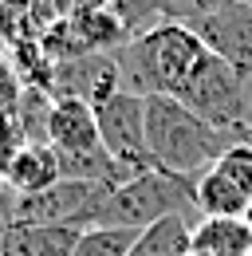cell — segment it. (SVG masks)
Returning a JSON list of instances; mask_svg holds the SVG:
<instances>
[{
  "mask_svg": "<svg viewBox=\"0 0 252 256\" xmlns=\"http://www.w3.org/2000/svg\"><path fill=\"white\" fill-rule=\"evenodd\" d=\"M193 190H197V178H178L170 170L150 166V170L134 174L126 186L110 190L94 224H114V228H138L142 232V228L158 224L162 217L197 209Z\"/></svg>",
  "mask_w": 252,
  "mask_h": 256,
  "instance_id": "3957f363",
  "label": "cell"
},
{
  "mask_svg": "<svg viewBox=\"0 0 252 256\" xmlns=\"http://www.w3.org/2000/svg\"><path fill=\"white\" fill-rule=\"evenodd\" d=\"M213 170L252 197V142H232V146L213 162Z\"/></svg>",
  "mask_w": 252,
  "mask_h": 256,
  "instance_id": "2e32d148",
  "label": "cell"
},
{
  "mask_svg": "<svg viewBox=\"0 0 252 256\" xmlns=\"http://www.w3.org/2000/svg\"><path fill=\"white\" fill-rule=\"evenodd\" d=\"M232 142L240 138L209 126L174 95L146 98V150L158 170H170L178 178H201Z\"/></svg>",
  "mask_w": 252,
  "mask_h": 256,
  "instance_id": "7a4b0ae2",
  "label": "cell"
},
{
  "mask_svg": "<svg viewBox=\"0 0 252 256\" xmlns=\"http://www.w3.org/2000/svg\"><path fill=\"white\" fill-rule=\"evenodd\" d=\"M94 122H98V142L110 158L142 174L150 170V150H146V98L134 95V91H118L114 98H106L98 110H94Z\"/></svg>",
  "mask_w": 252,
  "mask_h": 256,
  "instance_id": "8992f818",
  "label": "cell"
},
{
  "mask_svg": "<svg viewBox=\"0 0 252 256\" xmlns=\"http://www.w3.org/2000/svg\"><path fill=\"white\" fill-rule=\"evenodd\" d=\"M138 240V228H114V224H91L79 232L75 256H130Z\"/></svg>",
  "mask_w": 252,
  "mask_h": 256,
  "instance_id": "9a60e30c",
  "label": "cell"
},
{
  "mask_svg": "<svg viewBox=\"0 0 252 256\" xmlns=\"http://www.w3.org/2000/svg\"><path fill=\"white\" fill-rule=\"evenodd\" d=\"M83 228L60 224H4L0 228V256H75Z\"/></svg>",
  "mask_w": 252,
  "mask_h": 256,
  "instance_id": "8fae6325",
  "label": "cell"
},
{
  "mask_svg": "<svg viewBox=\"0 0 252 256\" xmlns=\"http://www.w3.org/2000/svg\"><path fill=\"white\" fill-rule=\"evenodd\" d=\"M178 102L189 106L197 118H205L209 126L224 130L240 142H252V122H248V102H244V79L224 64L220 56L205 52L201 64L193 67L182 91H178Z\"/></svg>",
  "mask_w": 252,
  "mask_h": 256,
  "instance_id": "277c9868",
  "label": "cell"
},
{
  "mask_svg": "<svg viewBox=\"0 0 252 256\" xmlns=\"http://www.w3.org/2000/svg\"><path fill=\"white\" fill-rule=\"evenodd\" d=\"M56 182H63V166L52 142H28L16 154H8V162H4V186L16 190L20 197L44 193Z\"/></svg>",
  "mask_w": 252,
  "mask_h": 256,
  "instance_id": "30bf717a",
  "label": "cell"
},
{
  "mask_svg": "<svg viewBox=\"0 0 252 256\" xmlns=\"http://www.w3.org/2000/svg\"><path fill=\"white\" fill-rule=\"evenodd\" d=\"M48 142L56 146V154H94L102 150L98 142V122H94V106L79 98H56L52 114H48Z\"/></svg>",
  "mask_w": 252,
  "mask_h": 256,
  "instance_id": "9c48e42d",
  "label": "cell"
},
{
  "mask_svg": "<svg viewBox=\"0 0 252 256\" xmlns=\"http://www.w3.org/2000/svg\"><path fill=\"white\" fill-rule=\"evenodd\" d=\"M110 197V186L102 182H71L63 178L52 190L16 197L8 224H60V228H91L102 201Z\"/></svg>",
  "mask_w": 252,
  "mask_h": 256,
  "instance_id": "5b68a950",
  "label": "cell"
},
{
  "mask_svg": "<svg viewBox=\"0 0 252 256\" xmlns=\"http://www.w3.org/2000/svg\"><path fill=\"white\" fill-rule=\"evenodd\" d=\"M189 256H193V252H189Z\"/></svg>",
  "mask_w": 252,
  "mask_h": 256,
  "instance_id": "ac0fdd59",
  "label": "cell"
},
{
  "mask_svg": "<svg viewBox=\"0 0 252 256\" xmlns=\"http://www.w3.org/2000/svg\"><path fill=\"white\" fill-rule=\"evenodd\" d=\"M193 252V224L186 213L162 217L158 224L142 228L130 256H189Z\"/></svg>",
  "mask_w": 252,
  "mask_h": 256,
  "instance_id": "4fadbf2b",
  "label": "cell"
},
{
  "mask_svg": "<svg viewBox=\"0 0 252 256\" xmlns=\"http://www.w3.org/2000/svg\"><path fill=\"white\" fill-rule=\"evenodd\" d=\"M186 28L213 56H220L240 79H252V4L248 0H224L220 8L189 20Z\"/></svg>",
  "mask_w": 252,
  "mask_h": 256,
  "instance_id": "52a82bcc",
  "label": "cell"
},
{
  "mask_svg": "<svg viewBox=\"0 0 252 256\" xmlns=\"http://www.w3.org/2000/svg\"><path fill=\"white\" fill-rule=\"evenodd\" d=\"M248 4H252V0H248Z\"/></svg>",
  "mask_w": 252,
  "mask_h": 256,
  "instance_id": "d6986e66",
  "label": "cell"
},
{
  "mask_svg": "<svg viewBox=\"0 0 252 256\" xmlns=\"http://www.w3.org/2000/svg\"><path fill=\"white\" fill-rule=\"evenodd\" d=\"M244 221H248V228H252V209H248V217H244Z\"/></svg>",
  "mask_w": 252,
  "mask_h": 256,
  "instance_id": "e0dca14e",
  "label": "cell"
},
{
  "mask_svg": "<svg viewBox=\"0 0 252 256\" xmlns=\"http://www.w3.org/2000/svg\"><path fill=\"white\" fill-rule=\"evenodd\" d=\"M193 201L205 217H248L252 197L240 186H232L228 178H220L217 170H205L197 178V190H193Z\"/></svg>",
  "mask_w": 252,
  "mask_h": 256,
  "instance_id": "5bb4252c",
  "label": "cell"
},
{
  "mask_svg": "<svg viewBox=\"0 0 252 256\" xmlns=\"http://www.w3.org/2000/svg\"><path fill=\"white\" fill-rule=\"evenodd\" d=\"M56 98H79L87 106H102L106 98L122 91V75H118V60L114 56H71V64L63 60L52 79Z\"/></svg>",
  "mask_w": 252,
  "mask_h": 256,
  "instance_id": "ba28073f",
  "label": "cell"
},
{
  "mask_svg": "<svg viewBox=\"0 0 252 256\" xmlns=\"http://www.w3.org/2000/svg\"><path fill=\"white\" fill-rule=\"evenodd\" d=\"M193 256H252V228L244 217H205L193 224Z\"/></svg>",
  "mask_w": 252,
  "mask_h": 256,
  "instance_id": "7c38bea8",
  "label": "cell"
},
{
  "mask_svg": "<svg viewBox=\"0 0 252 256\" xmlns=\"http://www.w3.org/2000/svg\"><path fill=\"white\" fill-rule=\"evenodd\" d=\"M205 52L209 48L189 32L186 24L158 20L154 28L130 36L118 48V56H114L118 60V75H122V91H134L142 98L178 95Z\"/></svg>",
  "mask_w": 252,
  "mask_h": 256,
  "instance_id": "6da1fadb",
  "label": "cell"
}]
</instances>
